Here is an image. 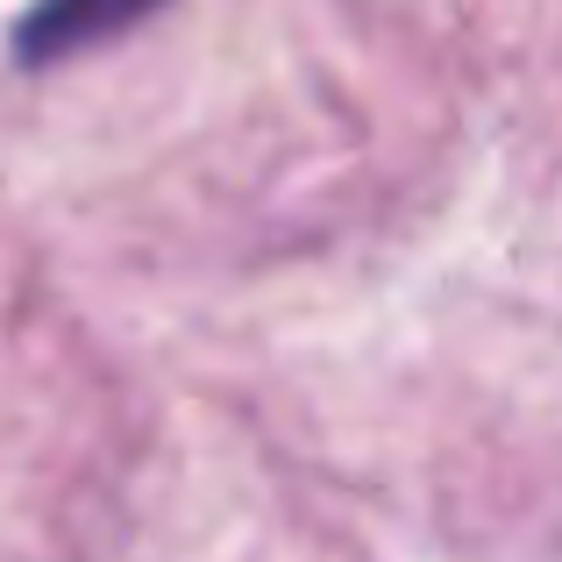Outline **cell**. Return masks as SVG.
Masks as SVG:
<instances>
[{
  "mask_svg": "<svg viewBox=\"0 0 562 562\" xmlns=\"http://www.w3.org/2000/svg\"><path fill=\"white\" fill-rule=\"evenodd\" d=\"M150 8H165V0H36L14 29V57L22 65H65V57L136 29Z\"/></svg>",
  "mask_w": 562,
  "mask_h": 562,
  "instance_id": "cell-1",
  "label": "cell"
}]
</instances>
